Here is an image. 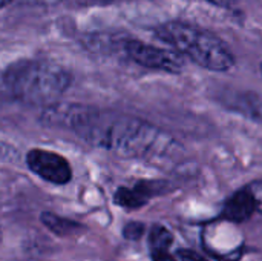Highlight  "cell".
<instances>
[{
	"label": "cell",
	"mask_w": 262,
	"mask_h": 261,
	"mask_svg": "<svg viewBox=\"0 0 262 261\" xmlns=\"http://www.w3.org/2000/svg\"><path fill=\"white\" fill-rule=\"evenodd\" d=\"M124 49L135 63L149 69L177 74L181 72L186 65V57L175 49H163L138 40H127Z\"/></svg>",
	"instance_id": "cell-5"
},
{
	"label": "cell",
	"mask_w": 262,
	"mask_h": 261,
	"mask_svg": "<svg viewBox=\"0 0 262 261\" xmlns=\"http://www.w3.org/2000/svg\"><path fill=\"white\" fill-rule=\"evenodd\" d=\"M46 126H60L75 132L92 146L120 157H146L152 154L164 135L150 123L127 114L100 111L83 105L52 103L40 115Z\"/></svg>",
	"instance_id": "cell-1"
},
{
	"label": "cell",
	"mask_w": 262,
	"mask_h": 261,
	"mask_svg": "<svg viewBox=\"0 0 262 261\" xmlns=\"http://www.w3.org/2000/svg\"><path fill=\"white\" fill-rule=\"evenodd\" d=\"M163 191V183L138 182L134 186H121L114 194V203L123 209H138Z\"/></svg>",
	"instance_id": "cell-6"
},
{
	"label": "cell",
	"mask_w": 262,
	"mask_h": 261,
	"mask_svg": "<svg viewBox=\"0 0 262 261\" xmlns=\"http://www.w3.org/2000/svg\"><path fill=\"white\" fill-rule=\"evenodd\" d=\"M172 243H173V235L166 226H161V225L152 226L150 234H149L150 252H154V251H170Z\"/></svg>",
	"instance_id": "cell-9"
},
{
	"label": "cell",
	"mask_w": 262,
	"mask_h": 261,
	"mask_svg": "<svg viewBox=\"0 0 262 261\" xmlns=\"http://www.w3.org/2000/svg\"><path fill=\"white\" fill-rule=\"evenodd\" d=\"M14 157H17V151L12 146L0 142V160H12Z\"/></svg>",
	"instance_id": "cell-13"
},
{
	"label": "cell",
	"mask_w": 262,
	"mask_h": 261,
	"mask_svg": "<svg viewBox=\"0 0 262 261\" xmlns=\"http://www.w3.org/2000/svg\"><path fill=\"white\" fill-rule=\"evenodd\" d=\"M34 3H58V2H63V0H31Z\"/></svg>",
	"instance_id": "cell-16"
},
{
	"label": "cell",
	"mask_w": 262,
	"mask_h": 261,
	"mask_svg": "<svg viewBox=\"0 0 262 261\" xmlns=\"http://www.w3.org/2000/svg\"><path fill=\"white\" fill-rule=\"evenodd\" d=\"M3 82L11 94L21 102L52 105L68 91L72 75L52 62L20 60L6 68Z\"/></svg>",
	"instance_id": "cell-2"
},
{
	"label": "cell",
	"mask_w": 262,
	"mask_h": 261,
	"mask_svg": "<svg viewBox=\"0 0 262 261\" xmlns=\"http://www.w3.org/2000/svg\"><path fill=\"white\" fill-rule=\"evenodd\" d=\"M3 245V231H2V228H0V246Z\"/></svg>",
	"instance_id": "cell-18"
},
{
	"label": "cell",
	"mask_w": 262,
	"mask_h": 261,
	"mask_svg": "<svg viewBox=\"0 0 262 261\" xmlns=\"http://www.w3.org/2000/svg\"><path fill=\"white\" fill-rule=\"evenodd\" d=\"M40 222L49 232H52L54 235H57L60 238H66V237H71V235L83 231V226L80 223L69 220L66 217H60L49 211H45L40 214Z\"/></svg>",
	"instance_id": "cell-8"
},
{
	"label": "cell",
	"mask_w": 262,
	"mask_h": 261,
	"mask_svg": "<svg viewBox=\"0 0 262 261\" xmlns=\"http://www.w3.org/2000/svg\"><path fill=\"white\" fill-rule=\"evenodd\" d=\"M14 0H0V9H3L5 6H8V5H11Z\"/></svg>",
	"instance_id": "cell-17"
},
{
	"label": "cell",
	"mask_w": 262,
	"mask_h": 261,
	"mask_svg": "<svg viewBox=\"0 0 262 261\" xmlns=\"http://www.w3.org/2000/svg\"><path fill=\"white\" fill-rule=\"evenodd\" d=\"M206 2H209L210 5H215L218 8H232L236 3V0H206Z\"/></svg>",
	"instance_id": "cell-15"
},
{
	"label": "cell",
	"mask_w": 262,
	"mask_h": 261,
	"mask_svg": "<svg viewBox=\"0 0 262 261\" xmlns=\"http://www.w3.org/2000/svg\"><path fill=\"white\" fill-rule=\"evenodd\" d=\"M256 212V205L255 200L250 194V191L246 188L236 191L226 203L223 208V214L221 217L226 218L227 222H233V223H243L247 222L253 217V214Z\"/></svg>",
	"instance_id": "cell-7"
},
{
	"label": "cell",
	"mask_w": 262,
	"mask_h": 261,
	"mask_svg": "<svg viewBox=\"0 0 262 261\" xmlns=\"http://www.w3.org/2000/svg\"><path fill=\"white\" fill-rule=\"evenodd\" d=\"M152 261H180L178 257H173L170 251H154L150 252Z\"/></svg>",
	"instance_id": "cell-14"
},
{
	"label": "cell",
	"mask_w": 262,
	"mask_h": 261,
	"mask_svg": "<svg viewBox=\"0 0 262 261\" xmlns=\"http://www.w3.org/2000/svg\"><path fill=\"white\" fill-rule=\"evenodd\" d=\"M261 72H262V63H261Z\"/></svg>",
	"instance_id": "cell-19"
},
{
	"label": "cell",
	"mask_w": 262,
	"mask_h": 261,
	"mask_svg": "<svg viewBox=\"0 0 262 261\" xmlns=\"http://www.w3.org/2000/svg\"><path fill=\"white\" fill-rule=\"evenodd\" d=\"M144 234V225L143 223H137V222H132V223H127L124 226V231H123V235L124 238L127 240H140L141 235Z\"/></svg>",
	"instance_id": "cell-10"
},
{
	"label": "cell",
	"mask_w": 262,
	"mask_h": 261,
	"mask_svg": "<svg viewBox=\"0 0 262 261\" xmlns=\"http://www.w3.org/2000/svg\"><path fill=\"white\" fill-rule=\"evenodd\" d=\"M247 189L250 191L255 205H256V212L262 214V180H255L250 185H247Z\"/></svg>",
	"instance_id": "cell-11"
},
{
	"label": "cell",
	"mask_w": 262,
	"mask_h": 261,
	"mask_svg": "<svg viewBox=\"0 0 262 261\" xmlns=\"http://www.w3.org/2000/svg\"><path fill=\"white\" fill-rule=\"evenodd\" d=\"M157 35L204 69L226 72L235 66V55L221 38L190 23L180 20L163 23L158 26Z\"/></svg>",
	"instance_id": "cell-3"
},
{
	"label": "cell",
	"mask_w": 262,
	"mask_h": 261,
	"mask_svg": "<svg viewBox=\"0 0 262 261\" xmlns=\"http://www.w3.org/2000/svg\"><path fill=\"white\" fill-rule=\"evenodd\" d=\"M177 257H178L180 261H209L207 258H204L203 255H200V254H196L193 251H189V249H180Z\"/></svg>",
	"instance_id": "cell-12"
},
{
	"label": "cell",
	"mask_w": 262,
	"mask_h": 261,
	"mask_svg": "<svg viewBox=\"0 0 262 261\" xmlns=\"http://www.w3.org/2000/svg\"><path fill=\"white\" fill-rule=\"evenodd\" d=\"M28 169L38 178L55 185L64 186L72 180V166L60 154L41 148L29 149L25 155Z\"/></svg>",
	"instance_id": "cell-4"
}]
</instances>
